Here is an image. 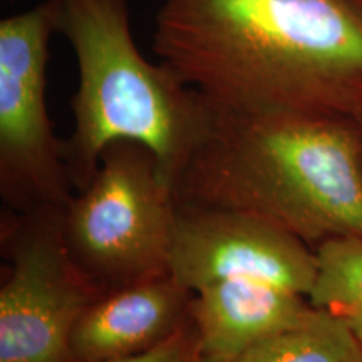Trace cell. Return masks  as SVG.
<instances>
[{
	"mask_svg": "<svg viewBox=\"0 0 362 362\" xmlns=\"http://www.w3.org/2000/svg\"><path fill=\"white\" fill-rule=\"evenodd\" d=\"M153 51L214 106L362 116L349 0H163Z\"/></svg>",
	"mask_w": 362,
	"mask_h": 362,
	"instance_id": "1",
	"label": "cell"
},
{
	"mask_svg": "<svg viewBox=\"0 0 362 362\" xmlns=\"http://www.w3.org/2000/svg\"><path fill=\"white\" fill-rule=\"evenodd\" d=\"M211 107L208 131L173 180L176 205L259 215L312 248L362 238L356 117Z\"/></svg>",
	"mask_w": 362,
	"mask_h": 362,
	"instance_id": "2",
	"label": "cell"
},
{
	"mask_svg": "<svg viewBox=\"0 0 362 362\" xmlns=\"http://www.w3.org/2000/svg\"><path fill=\"white\" fill-rule=\"evenodd\" d=\"M56 34L72 47L79 86L71 99L74 128L64 139L72 188L83 189L116 141H136L173 180L200 144L214 107L166 66L139 52L131 0H51Z\"/></svg>",
	"mask_w": 362,
	"mask_h": 362,
	"instance_id": "3",
	"label": "cell"
},
{
	"mask_svg": "<svg viewBox=\"0 0 362 362\" xmlns=\"http://www.w3.org/2000/svg\"><path fill=\"white\" fill-rule=\"evenodd\" d=\"M173 187L151 149L116 141L64 206L72 260L104 292L170 274L176 225Z\"/></svg>",
	"mask_w": 362,
	"mask_h": 362,
	"instance_id": "4",
	"label": "cell"
},
{
	"mask_svg": "<svg viewBox=\"0 0 362 362\" xmlns=\"http://www.w3.org/2000/svg\"><path fill=\"white\" fill-rule=\"evenodd\" d=\"M62 215L64 206L2 214L11 265L0 287V362H74L72 332L103 292L72 260Z\"/></svg>",
	"mask_w": 362,
	"mask_h": 362,
	"instance_id": "5",
	"label": "cell"
},
{
	"mask_svg": "<svg viewBox=\"0 0 362 362\" xmlns=\"http://www.w3.org/2000/svg\"><path fill=\"white\" fill-rule=\"evenodd\" d=\"M54 34L51 0L0 21V197L12 211L66 206L72 197L45 103Z\"/></svg>",
	"mask_w": 362,
	"mask_h": 362,
	"instance_id": "6",
	"label": "cell"
},
{
	"mask_svg": "<svg viewBox=\"0 0 362 362\" xmlns=\"http://www.w3.org/2000/svg\"><path fill=\"white\" fill-rule=\"evenodd\" d=\"M170 274L192 292L221 280H257L309 297L315 248L259 215L178 205Z\"/></svg>",
	"mask_w": 362,
	"mask_h": 362,
	"instance_id": "7",
	"label": "cell"
},
{
	"mask_svg": "<svg viewBox=\"0 0 362 362\" xmlns=\"http://www.w3.org/2000/svg\"><path fill=\"white\" fill-rule=\"evenodd\" d=\"M193 292L171 274L104 292L76 324L74 362H106L143 354L188 322Z\"/></svg>",
	"mask_w": 362,
	"mask_h": 362,
	"instance_id": "8",
	"label": "cell"
},
{
	"mask_svg": "<svg viewBox=\"0 0 362 362\" xmlns=\"http://www.w3.org/2000/svg\"><path fill=\"white\" fill-rule=\"evenodd\" d=\"M309 298L257 280H221L193 292L189 322L208 362H230L262 339L304 322Z\"/></svg>",
	"mask_w": 362,
	"mask_h": 362,
	"instance_id": "9",
	"label": "cell"
},
{
	"mask_svg": "<svg viewBox=\"0 0 362 362\" xmlns=\"http://www.w3.org/2000/svg\"><path fill=\"white\" fill-rule=\"evenodd\" d=\"M230 362H362V342L337 317L315 309L304 322L262 339Z\"/></svg>",
	"mask_w": 362,
	"mask_h": 362,
	"instance_id": "10",
	"label": "cell"
},
{
	"mask_svg": "<svg viewBox=\"0 0 362 362\" xmlns=\"http://www.w3.org/2000/svg\"><path fill=\"white\" fill-rule=\"evenodd\" d=\"M317 274L309 302L337 317L362 342V238L342 237L315 248Z\"/></svg>",
	"mask_w": 362,
	"mask_h": 362,
	"instance_id": "11",
	"label": "cell"
},
{
	"mask_svg": "<svg viewBox=\"0 0 362 362\" xmlns=\"http://www.w3.org/2000/svg\"><path fill=\"white\" fill-rule=\"evenodd\" d=\"M189 315V314H188ZM106 362H208L202 354L197 332L192 322L181 327L168 341L153 347L143 354L124 357V359L106 361Z\"/></svg>",
	"mask_w": 362,
	"mask_h": 362,
	"instance_id": "12",
	"label": "cell"
},
{
	"mask_svg": "<svg viewBox=\"0 0 362 362\" xmlns=\"http://www.w3.org/2000/svg\"><path fill=\"white\" fill-rule=\"evenodd\" d=\"M349 2L354 4V6H356L357 8H359V11L362 12V0H349Z\"/></svg>",
	"mask_w": 362,
	"mask_h": 362,
	"instance_id": "13",
	"label": "cell"
},
{
	"mask_svg": "<svg viewBox=\"0 0 362 362\" xmlns=\"http://www.w3.org/2000/svg\"><path fill=\"white\" fill-rule=\"evenodd\" d=\"M356 119H357V124H359V131H361V141H362V116L356 117Z\"/></svg>",
	"mask_w": 362,
	"mask_h": 362,
	"instance_id": "14",
	"label": "cell"
}]
</instances>
